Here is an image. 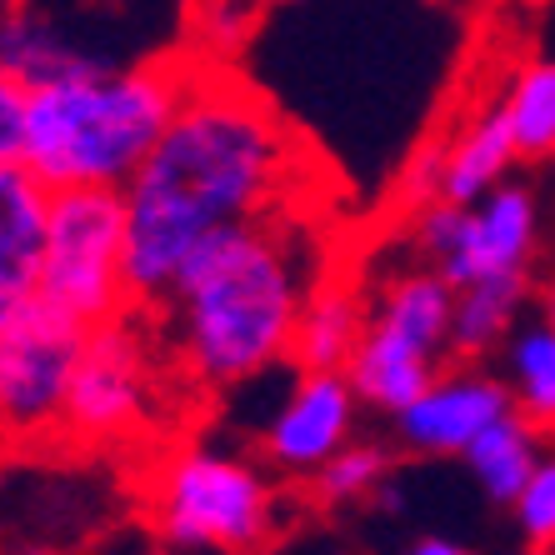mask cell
<instances>
[{
	"label": "cell",
	"mask_w": 555,
	"mask_h": 555,
	"mask_svg": "<svg viewBox=\"0 0 555 555\" xmlns=\"http://www.w3.org/2000/svg\"><path fill=\"white\" fill-rule=\"evenodd\" d=\"M296 176L300 145L281 111L241 80L195 70L160 141L120 185L130 300L160 306L206 235L275 216Z\"/></svg>",
	"instance_id": "1"
},
{
	"label": "cell",
	"mask_w": 555,
	"mask_h": 555,
	"mask_svg": "<svg viewBox=\"0 0 555 555\" xmlns=\"http://www.w3.org/2000/svg\"><path fill=\"white\" fill-rule=\"evenodd\" d=\"M315 285V256L291 225L246 220L206 235L160 300L181 365L216 390L291 361V340Z\"/></svg>",
	"instance_id": "2"
},
{
	"label": "cell",
	"mask_w": 555,
	"mask_h": 555,
	"mask_svg": "<svg viewBox=\"0 0 555 555\" xmlns=\"http://www.w3.org/2000/svg\"><path fill=\"white\" fill-rule=\"evenodd\" d=\"M191 80L195 65L185 61H145L36 86L26 105V166L51 191L126 185L170 126Z\"/></svg>",
	"instance_id": "3"
},
{
	"label": "cell",
	"mask_w": 555,
	"mask_h": 555,
	"mask_svg": "<svg viewBox=\"0 0 555 555\" xmlns=\"http://www.w3.org/2000/svg\"><path fill=\"white\" fill-rule=\"evenodd\" d=\"M155 535L170 551H260L275 535V486L250 455L185 446L155 476Z\"/></svg>",
	"instance_id": "4"
},
{
	"label": "cell",
	"mask_w": 555,
	"mask_h": 555,
	"mask_svg": "<svg viewBox=\"0 0 555 555\" xmlns=\"http://www.w3.org/2000/svg\"><path fill=\"white\" fill-rule=\"evenodd\" d=\"M36 296L86 325L126 310V195L120 185H61L51 191L46 250Z\"/></svg>",
	"instance_id": "5"
},
{
	"label": "cell",
	"mask_w": 555,
	"mask_h": 555,
	"mask_svg": "<svg viewBox=\"0 0 555 555\" xmlns=\"http://www.w3.org/2000/svg\"><path fill=\"white\" fill-rule=\"evenodd\" d=\"M411 250L455 291L476 281H505V275L530 281V266L541 256V195L535 185L511 176L465 206L440 195L411 210Z\"/></svg>",
	"instance_id": "6"
},
{
	"label": "cell",
	"mask_w": 555,
	"mask_h": 555,
	"mask_svg": "<svg viewBox=\"0 0 555 555\" xmlns=\"http://www.w3.org/2000/svg\"><path fill=\"white\" fill-rule=\"evenodd\" d=\"M86 331L91 325L36 291L26 296L21 315L0 331V440H40L61 430Z\"/></svg>",
	"instance_id": "7"
},
{
	"label": "cell",
	"mask_w": 555,
	"mask_h": 555,
	"mask_svg": "<svg viewBox=\"0 0 555 555\" xmlns=\"http://www.w3.org/2000/svg\"><path fill=\"white\" fill-rule=\"evenodd\" d=\"M151 361L145 346L135 340L126 321H101L86 331V346L70 371V390H65V415L61 430L76 440H126L151 421Z\"/></svg>",
	"instance_id": "8"
},
{
	"label": "cell",
	"mask_w": 555,
	"mask_h": 555,
	"mask_svg": "<svg viewBox=\"0 0 555 555\" xmlns=\"http://www.w3.org/2000/svg\"><path fill=\"white\" fill-rule=\"evenodd\" d=\"M361 396L346 371H300L260 421V461L285 476H315L331 455L356 440Z\"/></svg>",
	"instance_id": "9"
},
{
	"label": "cell",
	"mask_w": 555,
	"mask_h": 555,
	"mask_svg": "<svg viewBox=\"0 0 555 555\" xmlns=\"http://www.w3.org/2000/svg\"><path fill=\"white\" fill-rule=\"evenodd\" d=\"M505 411H516V401L501 375L480 361H461L440 371L415 401H405L390 415V426L405 451L430 455V461H461L465 446Z\"/></svg>",
	"instance_id": "10"
},
{
	"label": "cell",
	"mask_w": 555,
	"mask_h": 555,
	"mask_svg": "<svg viewBox=\"0 0 555 555\" xmlns=\"http://www.w3.org/2000/svg\"><path fill=\"white\" fill-rule=\"evenodd\" d=\"M446 361H451L446 350H436V346H426V340L396 331V325L365 315L361 346L350 356L346 375H350V386H356L365 411L396 415L405 401H415V396L446 371Z\"/></svg>",
	"instance_id": "11"
},
{
	"label": "cell",
	"mask_w": 555,
	"mask_h": 555,
	"mask_svg": "<svg viewBox=\"0 0 555 555\" xmlns=\"http://www.w3.org/2000/svg\"><path fill=\"white\" fill-rule=\"evenodd\" d=\"M101 65L111 61L101 51H91L80 36H70L55 15H40L30 5H15V11L0 15V70L15 76L26 91L65 76H86V70H101Z\"/></svg>",
	"instance_id": "12"
},
{
	"label": "cell",
	"mask_w": 555,
	"mask_h": 555,
	"mask_svg": "<svg viewBox=\"0 0 555 555\" xmlns=\"http://www.w3.org/2000/svg\"><path fill=\"white\" fill-rule=\"evenodd\" d=\"M51 220V185L26 160H0V291H36Z\"/></svg>",
	"instance_id": "13"
},
{
	"label": "cell",
	"mask_w": 555,
	"mask_h": 555,
	"mask_svg": "<svg viewBox=\"0 0 555 555\" xmlns=\"http://www.w3.org/2000/svg\"><path fill=\"white\" fill-rule=\"evenodd\" d=\"M371 300L346 281H315L296 321L291 340V365L300 371H346L356 346H361Z\"/></svg>",
	"instance_id": "14"
},
{
	"label": "cell",
	"mask_w": 555,
	"mask_h": 555,
	"mask_svg": "<svg viewBox=\"0 0 555 555\" xmlns=\"http://www.w3.org/2000/svg\"><path fill=\"white\" fill-rule=\"evenodd\" d=\"M520 166V151L511 141L501 111H480L470 116L455 135H446V176H440V195L446 201H480V195L501 185L511 170Z\"/></svg>",
	"instance_id": "15"
},
{
	"label": "cell",
	"mask_w": 555,
	"mask_h": 555,
	"mask_svg": "<svg viewBox=\"0 0 555 555\" xmlns=\"http://www.w3.org/2000/svg\"><path fill=\"white\" fill-rule=\"evenodd\" d=\"M541 451H545V430L535 426V421H526L520 411H505L465 446L461 461H465V470H470V480L480 486V495L505 511V505L520 495L526 476L535 470Z\"/></svg>",
	"instance_id": "16"
},
{
	"label": "cell",
	"mask_w": 555,
	"mask_h": 555,
	"mask_svg": "<svg viewBox=\"0 0 555 555\" xmlns=\"http://www.w3.org/2000/svg\"><path fill=\"white\" fill-rule=\"evenodd\" d=\"M501 380L526 421L555 430V325L545 315H520L511 325V336L501 340Z\"/></svg>",
	"instance_id": "17"
},
{
	"label": "cell",
	"mask_w": 555,
	"mask_h": 555,
	"mask_svg": "<svg viewBox=\"0 0 555 555\" xmlns=\"http://www.w3.org/2000/svg\"><path fill=\"white\" fill-rule=\"evenodd\" d=\"M530 281H476L455 291L451 310V356L455 361H486L491 350H501V340L511 336V325L526 315Z\"/></svg>",
	"instance_id": "18"
},
{
	"label": "cell",
	"mask_w": 555,
	"mask_h": 555,
	"mask_svg": "<svg viewBox=\"0 0 555 555\" xmlns=\"http://www.w3.org/2000/svg\"><path fill=\"white\" fill-rule=\"evenodd\" d=\"M495 111L511 126L520 160H555V61H526L501 91Z\"/></svg>",
	"instance_id": "19"
},
{
	"label": "cell",
	"mask_w": 555,
	"mask_h": 555,
	"mask_svg": "<svg viewBox=\"0 0 555 555\" xmlns=\"http://www.w3.org/2000/svg\"><path fill=\"white\" fill-rule=\"evenodd\" d=\"M390 480V451L375 440H346L331 461L315 470L321 501L331 505H356V501H375Z\"/></svg>",
	"instance_id": "20"
},
{
	"label": "cell",
	"mask_w": 555,
	"mask_h": 555,
	"mask_svg": "<svg viewBox=\"0 0 555 555\" xmlns=\"http://www.w3.org/2000/svg\"><path fill=\"white\" fill-rule=\"evenodd\" d=\"M505 511L516 520V535L526 551H555V451H541L535 470Z\"/></svg>",
	"instance_id": "21"
},
{
	"label": "cell",
	"mask_w": 555,
	"mask_h": 555,
	"mask_svg": "<svg viewBox=\"0 0 555 555\" xmlns=\"http://www.w3.org/2000/svg\"><path fill=\"white\" fill-rule=\"evenodd\" d=\"M440 176H446V135H436V141L411 151V160H405V170H401V201L411 210L440 201Z\"/></svg>",
	"instance_id": "22"
},
{
	"label": "cell",
	"mask_w": 555,
	"mask_h": 555,
	"mask_svg": "<svg viewBox=\"0 0 555 555\" xmlns=\"http://www.w3.org/2000/svg\"><path fill=\"white\" fill-rule=\"evenodd\" d=\"M26 105L30 91L0 70V160H26Z\"/></svg>",
	"instance_id": "23"
},
{
	"label": "cell",
	"mask_w": 555,
	"mask_h": 555,
	"mask_svg": "<svg viewBox=\"0 0 555 555\" xmlns=\"http://www.w3.org/2000/svg\"><path fill=\"white\" fill-rule=\"evenodd\" d=\"M470 545L465 541H451V535H415L411 541V555H465Z\"/></svg>",
	"instance_id": "24"
},
{
	"label": "cell",
	"mask_w": 555,
	"mask_h": 555,
	"mask_svg": "<svg viewBox=\"0 0 555 555\" xmlns=\"http://www.w3.org/2000/svg\"><path fill=\"white\" fill-rule=\"evenodd\" d=\"M21 306H26V296H21V291H0V331L21 315Z\"/></svg>",
	"instance_id": "25"
},
{
	"label": "cell",
	"mask_w": 555,
	"mask_h": 555,
	"mask_svg": "<svg viewBox=\"0 0 555 555\" xmlns=\"http://www.w3.org/2000/svg\"><path fill=\"white\" fill-rule=\"evenodd\" d=\"M541 315L555 325V271L545 275V285H541Z\"/></svg>",
	"instance_id": "26"
}]
</instances>
